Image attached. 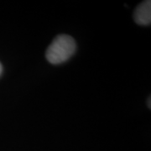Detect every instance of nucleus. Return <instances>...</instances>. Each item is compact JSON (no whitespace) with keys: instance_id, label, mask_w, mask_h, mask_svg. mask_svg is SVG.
I'll return each mask as SVG.
<instances>
[{"instance_id":"2","label":"nucleus","mask_w":151,"mask_h":151,"mask_svg":"<svg viewBox=\"0 0 151 151\" xmlns=\"http://www.w3.org/2000/svg\"><path fill=\"white\" fill-rule=\"evenodd\" d=\"M134 21L144 26H148L151 23V1L146 0L139 4L134 14Z\"/></svg>"},{"instance_id":"4","label":"nucleus","mask_w":151,"mask_h":151,"mask_svg":"<svg viewBox=\"0 0 151 151\" xmlns=\"http://www.w3.org/2000/svg\"><path fill=\"white\" fill-rule=\"evenodd\" d=\"M149 108H150V98H149Z\"/></svg>"},{"instance_id":"1","label":"nucleus","mask_w":151,"mask_h":151,"mask_svg":"<svg viewBox=\"0 0 151 151\" xmlns=\"http://www.w3.org/2000/svg\"><path fill=\"white\" fill-rule=\"evenodd\" d=\"M76 44L70 35H60L55 38L46 50L45 57L50 63L60 65L67 61L75 54Z\"/></svg>"},{"instance_id":"3","label":"nucleus","mask_w":151,"mask_h":151,"mask_svg":"<svg viewBox=\"0 0 151 151\" xmlns=\"http://www.w3.org/2000/svg\"><path fill=\"white\" fill-rule=\"evenodd\" d=\"M2 72H3V66H2V64L0 63V76L2 74Z\"/></svg>"}]
</instances>
